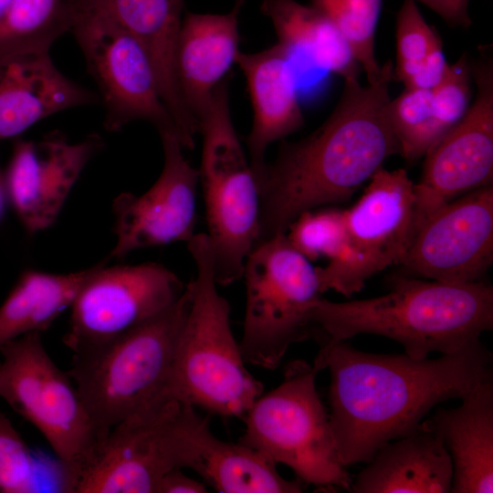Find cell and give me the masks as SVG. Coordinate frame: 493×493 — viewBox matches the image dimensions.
Instances as JSON below:
<instances>
[{
    "mask_svg": "<svg viewBox=\"0 0 493 493\" xmlns=\"http://www.w3.org/2000/svg\"><path fill=\"white\" fill-rule=\"evenodd\" d=\"M480 340L437 359L376 354L347 341L323 345L313 365L330 373L329 413L344 467L368 463L385 444L416 430L438 404L493 379Z\"/></svg>",
    "mask_w": 493,
    "mask_h": 493,
    "instance_id": "obj_1",
    "label": "cell"
},
{
    "mask_svg": "<svg viewBox=\"0 0 493 493\" xmlns=\"http://www.w3.org/2000/svg\"><path fill=\"white\" fill-rule=\"evenodd\" d=\"M391 60L374 83L344 80L324 122L298 142L282 140L257 181V242L286 234L303 212L349 201L400 145L388 116ZM256 245V244H255Z\"/></svg>",
    "mask_w": 493,
    "mask_h": 493,
    "instance_id": "obj_2",
    "label": "cell"
},
{
    "mask_svg": "<svg viewBox=\"0 0 493 493\" xmlns=\"http://www.w3.org/2000/svg\"><path fill=\"white\" fill-rule=\"evenodd\" d=\"M383 296L333 302L319 298L309 320L323 345L373 334L400 343L416 360L451 354L493 328V288L483 280L451 283L393 278ZM318 336V337H319ZM320 336V337H321Z\"/></svg>",
    "mask_w": 493,
    "mask_h": 493,
    "instance_id": "obj_3",
    "label": "cell"
},
{
    "mask_svg": "<svg viewBox=\"0 0 493 493\" xmlns=\"http://www.w3.org/2000/svg\"><path fill=\"white\" fill-rule=\"evenodd\" d=\"M196 276L164 393L225 417L244 418L262 394L263 384L247 371L230 325V306L217 291L213 252L206 233L187 243Z\"/></svg>",
    "mask_w": 493,
    "mask_h": 493,
    "instance_id": "obj_4",
    "label": "cell"
},
{
    "mask_svg": "<svg viewBox=\"0 0 493 493\" xmlns=\"http://www.w3.org/2000/svg\"><path fill=\"white\" fill-rule=\"evenodd\" d=\"M192 297L189 282L155 318L99 349L73 355L68 374L103 438L164 392Z\"/></svg>",
    "mask_w": 493,
    "mask_h": 493,
    "instance_id": "obj_5",
    "label": "cell"
},
{
    "mask_svg": "<svg viewBox=\"0 0 493 493\" xmlns=\"http://www.w3.org/2000/svg\"><path fill=\"white\" fill-rule=\"evenodd\" d=\"M202 184L213 272L217 285L243 277L245 260L259 234V191L256 175L233 124L228 79L215 89L199 119Z\"/></svg>",
    "mask_w": 493,
    "mask_h": 493,
    "instance_id": "obj_6",
    "label": "cell"
},
{
    "mask_svg": "<svg viewBox=\"0 0 493 493\" xmlns=\"http://www.w3.org/2000/svg\"><path fill=\"white\" fill-rule=\"evenodd\" d=\"M194 408L163 393L117 424L83 468L76 493H157L166 473L191 469L209 426Z\"/></svg>",
    "mask_w": 493,
    "mask_h": 493,
    "instance_id": "obj_7",
    "label": "cell"
},
{
    "mask_svg": "<svg viewBox=\"0 0 493 493\" xmlns=\"http://www.w3.org/2000/svg\"><path fill=\"white\" fill-rule=\"evenodd\" d=\"M319 372L303 360L288 364L280 384L261 394L246 412L239 443L287 466L301 483L349 491L352 478L341 462L329 413L316 388Z\"/></svg>",
    "mask_w": 493,
    "mask_h": 493,
    "instance_id": "obj_8",
    "label": "cell"
},
{
    "mask_svg": "<svg viewBox=\"0 0 493 493\" xmlns=\"http://www.w3.org/2000/svg\"><path fill=\"white\" fill-rule=\"evenodd\" d=\"M243 277L241 353L246 363L273 370L292 344L314 336L309 313L321 294L317 270L286 234H278L256 243Z\"/></svg>",
    "mask_w": 493,
    "mask_h": 493,
    "instance_id": "obj_9",
    "label": "cell"
},
{
    "mask_svg": "<svg viewBox=\"0 0 493 493\" xmlns=\"http://www.w3.org/2000/svg\"><path fill=\"white\" fill-rule=\"evenodd\" d=\"M0 397L34 425L55 456L81 474L104 439L68 372L32 332L0 347Z\"/></svg>",
    "mask_w": 493,
    "mask_h": 493,
    "instance_id": "obj_10",
    "label": "cell"
},
{
    "mask_svg": "<svg viewBox=\"0 0 493 493\" xmlns=\"http://www.w3.org/2000/svg\"><path fill=\"white\" fill-rule=\"evenodd\" d=\"M414 184L402 168L374 173L356 204L345 209L342 248L316 267L321 293L331 289L350 298L375 274L401 264L414 234Z\"/></svg>",
    "mask_w": 493,
    "mask_h": 493,
    "instance_id": "obj_11",
    "label": "cell"
},
{
    "mask_svg": "<svg viewBox=\"0 0 493 493\" xmlns=\"http://www.w3.org/2000/svg\"><path fill=\"white\" fill-rule=\"evenodd\" d=\"M71 31L99 89L107 131L146 121L160 135L173 132L179 138L152 59L135 37L106 13L79 0Z\"/></svg>",
    "mask_w": 493,
    "mask_h": 493,
    "instance_id": "obj_12",
    "label": "cell"
},
{
    "mask_svg": "<svg viewBox=\"0 0 493 493\" xmlns=\"http://www.w3.org/2000/svg\"><path fill=\"white\" fill-rule=\"evenodd\" d=\"M186 285L164 266L94 267L71 305L64 343L74 355L99 349L171 307Z\"/></svg>",
    "mask_w": 493,
    "mask_h": 493,
    "instance_id": "obj_13",
    "label": "cell"
},
{
    "mask_svg": "<svg viewBox=\"0 0 493 493\" xmlns=\"http://www.w3.org/2000/svg\"><path fill=\"white\" fill-rule=\"evenodd\" d=\"M476 96L463 118L426 152L414 184V233L443 205L493 181V53L478 47L470 62Z\"/></svg>",
    "mask_w": 493,
    "mask_h": 493,
    "instance_id": "obj_14",
    "label": "cell"
},
{
    "mask_svg": "<svg viewBox=\"0 0 493 493\" xmlns=\"http://www.w3.org/2000/svg\"><path fill=\"white\" fill-rule=\"evenodd\" d=\"M493 263V185L437 208L416 229L401 266L425 279L481 281Z\"/></svg>",
    "mask_w": 493,
    "mask_h": 493,
    "instance_id": "obj_15",
    "label": "cell"
},
{
    "mask_svg": "<svg viewBox=\"0 0 493 493\" xmlns=\"http://www.w3.org/2000/svg\"><path fill=\"white\" fill-rule=\"evenodd\" d=\"M163 167L152 187L141 195L122 193L113 201L117 237L110 257L121 258L145 247L188 243L195 235L198 170L184 155L176 134L160 135Z\"/></svg>",
    "mask_w": 493,
    "mask_h": 493,
    "instance_id": "obj_16",
    "label": "cell"
},
{
    "mask_svg": "<svg viewBox=\"0 0 493 493\" xmlns=\"http://www.w3.org/2000/svg\"><path fill=\"white\" fill-rule=\"evenodd\" d=\"M101 145L98 136L71 143L57 131L39 142H16L2 184L28 233L42 231L55 222L84 167Z\"/></svg>",
    "mask_w": 493,
    "mask_h": 493,
    "instance_id": "obj_17",
    "label": "cell"
},
{
    "mask_svg": "<svg viewBox=\"0 0 493 493\" xmlns=\"http://www.w3.org/2000/svg\"><path fill=\"white\" fill-rule=\"evenodd\" d=\"M97 101L93 92L58 70L49 51L0 49V141L52 114Z\"/></svg>",
    "mask_w": 493,
    "mask_h": 493,
    "instance_id": "obj_18",
    "label": "cell"
},
{
    "mask_svg": "<svg viewBox=\"0 0 493 493\" xmlns=\"http://www.w3.org/2000/svg\"><path fill=\"white\" fill-rule=\"evenodd\" d=\"M292 58L278 43L256 53L240 51L236 58L253 110L246 143L257 182L266 167L268 146L294 133L304 122Z\"/></svg>",
    "mask_w": 493,
    "mask_h": 493,
    "instance_id": "obj_19",
    "label": "cell"
},
{
    "mask_svg": "<svg viewBox=\"0 0 493 493\" xmlns=\"http://www.w3.org/2000/svg\"><path fill=\"white\" fill-rule=\"evenodd\" d=\"M109 15L142 45L153 64L162 99L185 150H193L199 122L178 88L174 52L184 0H79Z\"/></svg>",
    "mask_w": 493,
    "mask_h": 493,
    "instance_id": "obj_20",
    "label": "cell"
},
{
    "mask_svg": "<svg viewBox=\"0 0 493 493\" xmlns=\"http://www.w3.org/2000/svg\"><path fill=\"white\" fill-rule=\"evenodd\" d=\"M236 0L226 14L186 13L182 20L175 52L174 71L182 98L198 121L218 86L226 79L239 50Z\"/></svg>",
    "mask_w": 493,
    "mask_h": 493,
    "instance_id": "obj_21",
    "label": "cell"
},
{
    "mask_svg": "<svg viewBox=\"0 0 493 493\" xmlns=\"http://www.w3.org/2000/svg\"><path fill=\"white\" fill-rule=\"evenodd\" d=\"M459 406L437 408L423 421L442 439L452 461L453 493L493 492V379L461 397Z\"/></svg>",
    "mask_w": 493,
    "mask_h": 493,
    "instance_id": "obj_22",
    "label": "cell"
},
{
    "mask_svg": "<svg viewBox=\"0 0 493 493\" xmlns=\"http://www.w3.org/2000/svg\"><path fill=\"white\" fill-rule=\"evenodd\" d=\"M453 465L441 437L424 422L382 446L357 477L355 493H448Z\"/></svg>",
    "mask_w": 493,
    "mask_h": 493,
    "instance_id": "obj_23",
    "label": "cell"
},
{
    "mask_svg": "<svg viewBox=\"0 0 493 493\" xmlns=\"http://www.w3.org/2000/svg\"><path fill=\"white\" fill-rule=\"evenodd\" d=\"M278 44L312 66L344 80L359 79L361 67L334 23L314 5L296 0H262ZM293 57V56H292Z\"/></svg>",
    "mask_w": 493,
    "mask_h": 493,
    "instance_id": "obj_24",
    "label": "cell"
},
{
    "mask_svg": "<svg viewBox=\"0 0 493 493\" xmlns=\"http://www.w3.org/2000/svg\"><path fill=\"white\" fill-rule=\"evenodd\" d=\"M91 270L24 272L0 307V347L26 334L47 330L70 307Z\"/></svg>",
    "mask_w": 493,
    "mask_h": 493,
    "instance_id": "obj_25",
    "label": "cell"
},
{
    "mask_svg": "<svg viewBox=\"0 0 493 493\" xmlns=\"http://www.w3.org/2000/svg\"><path fill=\"white\" fill-rule=\"evenodd\" d=\"M205 483L222 493H299L301 482L280 476L276 464L241 443L220 440L207 428L192 467Z\"/></svg>",
    "mask_w": 493,
    "mask_h": 493,
    "instance_id": "obj_26",
    "label": "cell"
},
{
    "mask_svg": "<svg viewBox=\"0 0 493 493\" xmlns=\"http://www.w3.org/2000/svg\"><path fill=\"white\" fill-rule=\"evenodd\" d=\"M79 471L30 448L0 412V492L76 493Z\"/></svg>",
    "mask_w": 493,
    "mask_h": 493,
    "instance_id": "obj_27",
    "label": "cell"
},
{
    "mask_svg": "<svg viewBox=\"0 0 493 493\" xmlns=\"http://www.w3.org/2000/svg\"><path fill=\"white\" fill-rule=\"evenodd\" d=\"M76 8L77 0H14L0 24V49L49 51L71 31Z\"/></svg>",
    "mask_w": 493,
    "mask_h": 493,
    "instance_id": "obj_28",
    "label": "cell"
},
{
    "mask_svg": "<svg viewBox=\"0 0 493 493\" xmlns=\"http://www.w3.org/2000/svg\"><path fill=\"white\" fill-rule=\"evenodd\" d=\"M312 5L329 17L347 40L368 83L382 74L375 57V31L382 0H311Z\"/></svg>",
    "mask_w": 493,
    "mask_h": 493,
    "instance_id": "obj_29",
    "label": "cell"
},
{
    "mask_svg": "<svg viewBox=\"0 0 493 493\" xmlns=\"http://www.w3.org/2000/svg\"><path fill=\"white\" fill-rule=\"evenodd\" d=\"M388 116L400 145V155L414 163L440 140L431 89H407L390 100Z\"/></svg>",
    "mask_w": 493,
    "mask_h": 493,
    "instance_id": "obj_30",
    "label": "cell"
},
{
    "mask_svg": "<svg viewBox=\"0 0 493 493\" xmlns=\"http://www.w3.org/2000/svg\"><path fill=\"white\" fill-rule=\"evenodd\" d=\"M287 232L290 244L309 261L330 260L345 243V209L330 205L303 212Z\"/></svg>",
    "mask_w": 493,
    "mask_h": 493,
    "instance_id": "obj_31",
    "label": "cell"
},
{
    "mask_svg": "<svg viewBox=\"0 0 493 493\" xmlns=\"http://www.w3.org/2000/svg\"><path fill=\"white\" fill-rule=\"evenodd\" d=\"M396 64L393 79L405 84L425 57L442 45L438 33L425 21L417 3L404 0L396 16Z\"/></svg>",
    "mask_w": 493,
    "mask_h": 493,
    "instance_id": "obj_32",
    "label": "cell"
},
{
    "mask_svg": "<svg viewBox=\"0 0 493 493\" xmlns=\"http://www.w3.org/2000/svg\"><path fill=\"white\" fill-rule=\"evenodd\" d=\"M470 80V61L463 54L456 63L449 65L444 79L431 89L441 138L467 111L471 98Z\"/></svg>",
    "mask_w": 493,
    "mask_h": 493,
    "instance_id": "obj_33",
    "label": "cell"
},
{
    "mask_svg": "<svg viewBox=\"0 0 493 493\" xmlns=\"http://www.w3.org/2000/svg\"><path fill=\"white\" fill-rule=\"evenodd\" d=\"M449 68L442 50V45L434 48L423 60L417 72L404 84L407 89H434L446 76Z\"/></svg>",
    "mask_w": 493,
    "mask_h": 493,
    "instance_id": "obj_34",
    "label": "cell"
},
{
    "mask_svg": "<svg viewBox=\"0 0 493 493\" xmlns=\"http://www.w3.org/2000/svg\"><path fill=\"white\" fill-rule=\"evenodd\" d=\"M437 14L451 26L467 28L472 20L469 15V0H414Z\"/></svg>",
    "mask_w": 493,
    "mask_h": 493,
    "instance_id": "obj_35",
    "label": "cell"
},
{
    "mask_svg": "<svg viewBox=\"0 0 493 493\" xmlns=\"http://www.w3.org/2000/svg\"><path fill=\"white\" fill-rule=\"evenodd\" d=\"M206 486L184 475L176 468L166 473L161 479L157 493H205Z\"/></svg>",
    "mask_w": 493,
    "mask_h": 493,
    "instance_id": "obj_36",
    "label": "cell"
},
{
    "mask_svg": "<svg viewBox=\"0 0 493 493\" xmlns=\"http://www.w3.org/2000/svg\"><path fill=\"white\" fill-rule=\"evenodd\" d=\"M14 0H0V24L7 15Z\"/></svg>",
    "mask_w": 493,
    "mask_h": 493,
    "instance_id": "obj_37",
    "label": "cell"
},
{
    "mask_svg": "<svg viewBox=\"0 0 493 493\" xmlns=\"http://www.w3.org/2000/svg\"><path fill=\"white\" fill-rule=\"evenodd\" d=\"M5 194L4 193V189H3V184H2V182L0 180V215H1V213H2V207H3V195Z\"/></svg>",
    "mask_w": 493,
    "mask_h": 493,
    "instance_id": "obj_38",
    "label": "cell"
}]
</instances>
